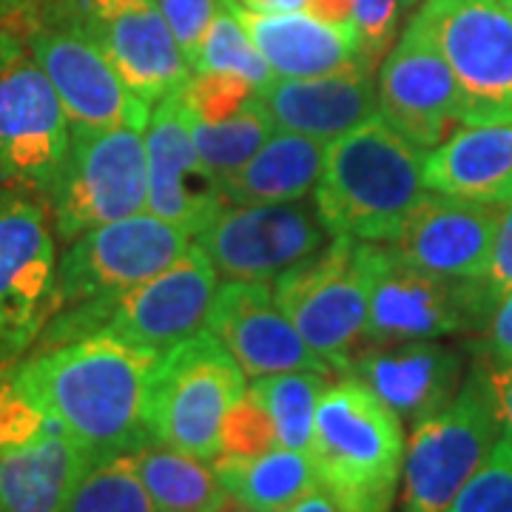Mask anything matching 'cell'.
I'll list each match as a JSON object with an SVG mask.
<instances>
[{
    "instance_id": "obj_19",
    "label": "cell",
    "mask_w": 512,
    "mask_h": 512,
    "mask_svg": "<svg viewBox=\"0 0 512 512\" xmlns=\"http://www.w3.org/2000/svg\"><path fill=\"white\" fill-rule=\"evenodd\" d=\"M205 328L220 336L245 376L259 379L291 370L333 373L276 305L265 282H225L211 302Z\"/></svg>"
},
{
    "instance_id": "obj_45",
    "label": "cell",
    "mask_w": 512,
    "mask_h": 512,
    "mask_svg": "<svg viewBox=\"0 0 512 512\" xmlns=\"http://www.w3.org/2000/svg\"><path fill=\"white\" fill-rule=\"evenodd\" d=\"M225 512H256V510H248V507H242V504H237V501H231V504L225 507Z\"/></svg>"
},
{
    "instance_id": "obj_44",
    "label": "cell",
    "mask_w": 512,
    "mask_h": 512,
    "mask_svg": "<svg viewBox=\"0 0 512 512\" xmlns=\"http://www.w3.org/2000/svg\"><path fill=\"white\" fill-rule=\"evenodd\" d=\"M37 0H0V18H23L26 12H32Z\"/></svg>"
},
{
    "instance_id": "obj_35",
    "label": "cell",
    "mask_w": 512,
    "mask_h": 512,
    "mask_svg": "<svg viewBox=\"0 0 512 512\" xmlns=\"http://www.w3.org/2000/svg\"><path fill=\"white\" fill-rule=\"evenodd\" d=\"M274 447H279L274 424L262 404L245 390L222 419L220 456H259Z\"/></svg>"
},
{
    "instance_id": "obj_24",
    "label": "cell",
    "mask_w": 512,
    "mask_h": 512,
    "mask_svg": "<svg viewBox=\"0 0 512 512\" xmlns=\"http://www.w3.org/2000/svg\"><path fill=\"white\" fill-rule=\"evenodd\" d=\"M424 183L433 194L476 202L512 197V117L458 126L441 146L424 154Z\"/></svg>"
},
{
    "instance_id": "obj_32",
    "label": "cell",
    "mask_w": 512,
    "mask_h": 512,
    "mask_svg": "<svg viewBox=\"0 0 512 512\" xmlns=\"http://www.w3.org/2000/svg\"><path fill=\"white\" fill-rule=\"evenodd\" d=\"M197 72L239 74V77L251 80L256 89L274 77L271 66L259 55L256 43L245 32V26L234 18L231 9H220L211 23L208 35L202 40L200 60L194 66V74Z\"/></svg>"
},
{
    "instance_id": "obj_6",
    "label": "cell",
    "mask_w": 512,
    "mask_h": 512,
    "mask_svg": "<svg viewBox=\"0 0 512 512\" xmlns=\"http://www.w3.org/2000/svg\"><path fill=\"white\" fill-rule=\"evenodd\" d=\"M359 262L367 282L365 342L441 339L484 330L498 302L487 279L427 274L384 242H359Z\"/></svg>"
},
{
    "instance_id": "obj_39",
    "label": "cell",
    "mask_w": 512,
    "mask_h": 512,
    "mask_svg": "<svg viewBox=\"0 0 512 512\" xmlns=\"http://www.w3.org/2000/svg\"><path fill=\"white\" fill-rule=\"evenodd\" d=\"M481 333L478 350L487 365H512V288L498 296L493 316Z\"/></svg>"
},
{
    "instance_id": "obj_40",
    "label": "cell",
    "mask_w": 512,
    "mask_h": 512,
    "mask_svg": "<svg viewBox=\"0 0 512 512\" xmlns=\"http://www.w3.org/2000/svg\"><path fill=\"white\" fill-rule=\"evenodd\" d=\"M487 282L493 285V291L498 296L512 288V197L507 202H501V217H498Z\"/></svg>"
},
{
    "instance_id": "obj_31",
    "label": "cell",
    "mask_w": 512,
    "mask_h": 512,
    "mask_svg": "<svg viewBox=\"0 0 512 512\" xmlns=\"http://www.w3.org/2000/svg\"><path fill=\"white\" fill-rule=\"evenodd\" d=\"M63 512H157L131 456L92 464L66 501Z\"/></svg>"
},
{
    "instance_id": "obj_34",
    "label": "cell",
    "mask_w": 512,
    "mask_h": 512,
    "mask_svg": "<svg viewBox=\"0 0 512 512\" xmlns=\"http://www.w3.org/2000/svg\"><path fill=\"white\" fill-rule=\"evenodd\" d=\"M256 94V86L251 80L239 74L222 72H197L183 86V100L191 117L217 123L231 114H237L251 97Z\"/></svg>"
},
{
    "instance_id": "obj_20",
    "label": "cell",
    "mask_w": 512,
    "mask_h": 512,
    "mask_svg": "<svg viewBox=\"0 0 512 512\" xmlns=\"http://www.w3.org/2000/svg\"><path fill=\"white\" fill-rule=\"evenodd\" d=\"M350 362L348 373L367 384L402 421L413 427L433 419L461 387L464 356L436 339L367 342Z\"/></svg>"
},
{
    "instance_id": "obj_1",
    "label": "cell",
    "mask_w": 512,
    "mask_h": 512,
    "mask_svg": "<svg viewBox=\"0 0 512 512\" xmlns=\"http://www.w3.org/2000/svg\"><path fill=\"white\" fill-rule=\"evenodd\" d=\"M157 356L109 333H92L20 356L12 379L86 453L89 464H100L151 444L143 399Z\"/></svg>"
},
{
    "instance_id": "obj_3",
    "label": "cell",
    "mask_w": 512,
    "mask_h": 512,
    "mask_svg": "<svg viewBox=\"0 0 512 512\" xmlns=\"http://www.w3.org/2000/svg\"><path fill=\"white\" fill-rule=\"evenodd\" d=\"M188 245L185 228L154 214L106 222L66 242L57 256L55 316L40 330L35 348L97 333L114 299L174 265Z\"/></svg>"
},
{
    "instance_id": "obj_43",
    "label": "cell",
    "mask_w": 512,
    "mask_h": 512,
    "mask_svg": "<svg viewBox=\"0 0 512 512\" xmlns=\"http://www.w3.org/2000/svg\"><path fill=\"white\" fill-rule=\"evenodd\" d=\"M282 512H342L333 501H330L328 495L322 493V490H311L308 495H302L296 504H291L288 510Z\"/></svg>"
},
{
    "instance_id": "obj_16",
    "label": "cell",
    "mask_w": 512,
    "mask_h": 512,
    "mask_svg": "<svg viewBox=\"0 0 512 512\" xmlns=\"http://www.w3.org/2000/svg\"><path fill=\"white\" fill-rule=\"evenodd\" d=\"M217 268L197 242L174 265L111 302L97 333H109L134 348L165 353L200 333L217 296Z\"/></svg>"
},
{
    "instance_id": "obj_17",
    "label": "cell",
    "mask_w": 512,
    "mask_h": 512,
    "mask_svg": "<svg viewBox=\"0 0 512 512\" xmlns=\"http://www.w3.org/2000/svg\"><path fill=\"white\" fill-rule=\"evenodd\" d=\"M23 40L55 86L74 128H117L148 117V103L128 89L89 35L69 26L29 20Z\"/></svg>"
},
{
    "instance_id": "obj_7",
    "label": "cell",
    "mask_w": 512,
    "mask_h": 512,
    "mask_svg": "<svg viewBox=\"0 0 512 512\" xmlns=\"http://www.w3.org/2000/svg\"><path fill=\"white\" fill-rule=\"evenodd\" d=\"M146 120L117 128H74L69 154L46 197L63 242L148 208Z\"/></svg>"
},
{
    "instance_id": "obj_30",
    "label": "cell",
    "mask_w": 512,
    "mask_h": 512,
    "mask_svg": "<svg viewBox=\"0 0 512 512\" xmlns=\"http://www.w3.org/2000/svg\"><path fill=\"white\" fill-rule=\"evenodd\" d=\"M274 128L276 123L271 111L262 106V100L256 94L237 114L217 120V123L191 117L194 146L200 151L202 163L208 165V171L222 183L231 174H237L239 168L265 146V140L274 134Z\"/></svg>"
},
{
    "instance_id": "obj_28",
    "label": "cell",
    "mask_w": 512,
    "mask_h": 512,
    "mask_svg": "<svg viewBox=\"0 0 512 512\" xmlns=\"http://www.w3.org/2000/svg\"><path fill=\"white\" fill-rule=\"evenodd\" d=\"M131 461L157 512H225L231 504V495L225 493L214 467L202 458L163 444H148Z\"/></svg>"
},
{
    "instance_id": "obj_4",
    "label": "cell",
    "mask_w": 512,
    "mask_h": 512,
    "mask_svg": "<svg viewBox=\"0 0 512 512\" xmlns=\"http://www.w3.org/2000/svg\"><path fill=\"white\" fill-rule=\"evenodd\" d=\"M311 461L319 490L342 512H390L404 473L402 419L353 376L328 384Z\"/></svg>"
},
{
    "instance_id": "obj_42",
    "label": "cell",
    "mask_w": 512,
    "mask_h": 512,
    "mask_svg": "<svg viewBox=\"0 0 512 512\" xmlns=\"http://www.w3.org/2000/svg\"><path fill=\"white\" fill-rule=\"evenodd\" d=\"M239 6L251 9V12H308L311 9V0H237Z\"/></svg>"
},
{
    "instance_id": "obj_38",
    "label": "cell",
    "mask_w": 512,
    "mask_h": 512,
    "mask_svg": "<svg viewBox=\"0 0 512 512\" xmlns=\"http://www.w3.org/2000/svg\"><path fill=\"white\" fill-rule=\"evenodd\" d=\"M402 0H353V20L362 37V55L373 69L376 60L384 55L399 26Z\"/></svg>"
},
{
    "instance_id": "obj_11",
    "label": "cell",
    "mask_w": 512,
    "mask_h": 512,
    "mask_svg": "<svg viewBox=\"0 0 512 512\" xmlns=\"http://www.w3.org/2000/svg\"><path fill=\"white\" fill-rule=\"evenodd\" d=\"M276 305L333 373H348L367 330V282L359 239L333 237L274 279Z\"/></svg>"
},
{
    "instance_id": "obj_26",
    "label": "cell",
    "mask_w": 512,
    "mask_h": 512,
    "mask_svg": "<svg viewBox=\"0 0 512 512\" xmlns=\"http://www.w3.org/2000/svg\"><path fill=\"white\" fill-rule=\"evenodd\" d=\"M328 157V143L296 131H274L222 188L234 205L296 202L311 194Z\"/></svg>"
},
{
    "instance_id": "obj_14",
    "label": "cell",
    "mask_w": 512,
    "mask_h": 512,
    "mask_svg": "<svg viewBox=\"0 0 512 512\" xmlns=\"http://www.w3.org/2000/svg\"><path fill=\"white\" fill-rule=\"evenodd\" d=\"M194 242L228 282H268L322 251L328 228L316 205L265 202L222 208Z\"/></svg>"
},
{
    "instance_id": "obj_22",
    "label": "cell",
    "mask_w": 512,
    "mask_h": 512,
    "mask_svg": "<svg viewBox=\"0 0 512 512\" xmlns=\"http://www.w3.org/2000/svg\"><path fill=\"white\" fill-rule=\"evenodd\" d=\"M276 128L316 140H336L379 114V89L370 69L322 77H271L256 89Z\"/></svg>"
},
{
    "instance_id": "obj_36",
    "label": "cell",
    "mask_w": 512,
    "mask_h": 512,
    "mask_svg": "<svg viewBox=\"0 0 512 512\" xmlns=\"http://www.w3.org/2000/svg\"><path fill=\"white\" fill-rule=\"evenodd\" d=\"M15 362L18 359H9L0 353V453L6 447H15L37 436L46 424V416L20 393L12 379Z\"/></svg>"
},
{
    "instance_id": "obj_21",
    "label": "cell",
    "mask_w": 512,
    "mask_h": 512,
    "mask_svg": "<svg viewBox=\"0 0 512 512\" xmlns=\"http://www.w3.org/2000/svg\"><path fill=\"white\" fill-rule=\"evenodd\" d=\"M501 205L430 194L404 225L399 254L421 271L450 279H487Z\"/></svg>"
},
{
    "instance_id": "obj_18",
    "label": "cell",
    "mask_w": 512,
    "mask_h": 512,
    "mask_svg": "<svg viewBox=\"0 0 512 512\" xmlns=\"http://www.w3.org/2000/svg\"><path fill=\"white\" fill-rule=\"evenodd\" d=\"M148 211L197 237L225 208V188L208 165L191 134V111L183 89L163 97L148 111Z\"/></svg>"
},
{
    "instance_id": "obj_33",
    "label": "cell",
    "mask_w": 512,
    "mask_h": 512,
    "mask_svg": "<svg viewBox=\"0 0 512 512\" xmlns=\"http://www.w3.org/2000/svg\"><path fill=\"white\" fill-rule=\"evenodd\" d=\"M444 512H512V433L504 430Z\"/></svg>"
},
{
    "instance_id": "obj_5",
    "label": "cell",
    "mask_w": 512,
    "mask_h": 512,
    "mask_svg": "<svg viewBox=\"0 0 512 512\" xmlns=\"http://www.w3.org/2000/svg\"><path fill=\"white\" fill-rule=\"evenodd\" d=\"M245 370L205 328L157 356L148 370L143 419L154 444L211 461L231 404L245 393Z\"/></svg>"
},
{
    "instance_id": "obj_41",
    "label": "cell",
    "mask_w": 512,
    "mask_h": 512,
    "mask_svg": "<svg viewBox=\"0 0 512 512\" xmlns=\"http://www.w3.org/2000/svg\"><path fill=\"white\" fill-rule=\"evenodd\" d=\"M490 367V382H493L498 413L504 421V430L512 433V365H487Z\"/></svg>"
},
{
    "instance_id": "obj_13",
    "label": "cell",
    "mask_w": 512,
    "mask_h": 512,
    "mask_svg": "<svg viewBox=\"0 0 512 512\" xmlns=\"http://www.w3.org/2000/svg\"><path fill=\"white\" fill-rule=\"evenodd\" d=\"M416 20L456 74L467 100L464 123L512 117V12L507 3L424 0Z\"/></svg>"
},
{
    "instance_id": "obj_23",
    "label": "cell",
    "mask_w": 512,
    "mask_h": 512,
    "mask_svg": "<svg viewBox=\"0 0 512 512\" xmlns=\"http://www.w3.org/2000/svg\"><path fill=\"white\" fill-rule=\"evenodd\" d=\"M256 43L274 77H322V74L370 69L362 55V37L353 26H333L308 12H251L237 0H222ZM373 72V69H370Z\"/></svg>"
},
{
    "instance_id": "obj_15",
    "label": "cell",
    "mask_w": 512,
    "mask_h": 512,
    "mask_svg": "<svg viewBox=\"0 0 512 512\" xmlns=\"http://www.w3.org/2000/svg\"><path fill=\"white\" fill-rule=\"evenodd\" d=\"M376 89L387 126L421 154L441 146L467 117L456 74L416 18L384 57Z\"/></svg>"
},
{
    "instance_id": "obj_8",
    "label": "cell",
    "mask_w": 512,
    "mask_h": 512,
    "mask_svg": "<svg viewBox=\"0 0 512 512\" xmlns=\"http://www.w3.org/2000/svg\"><path fill=\"white\" fill-rule=\"evenodd\" d=\"M504 433L490 367H470L441 413L413 427L404 458L402 512H444Z\"/></svg>"
},
{
    "instance_id": "obj_9",
    "label": "cell",
    "mask_w": 512,
    "mask_h": 512,
    "mask_svg": "<svg viewBox=\"0 0 512 512\" xmlns=\"http://www.w3.org/2000/svg\"><path fill=\"white\" fill-rule=\"evenodd\" d=\"M72 123L26 40L0 29V185L49 197Z\"/></svg>"
},
{
    "instance_id": "obj_27",
    "label": "cell",
    "mask_w": 512,
    "mask_h": 512,
    "mask_svg": "<svg viewBox=\"0 0 512 512\" xmlns=\"http://www.w3.org/2000/svg\"><path fill=\"white\" fill-rule=\"evenodd\" d=\"M214 473L231 501L256 512L288 510L319 487L311 453L288 447H274L259 456H217Z\"/></svg>"
},
{
    "instance_id": "obj_2",
    "label": "cell",
    "mask_w": 512,
    "mask_h": 512,
    "mask_svg": "<svg viewBox=\"0 0 512 512\" xmlns=\"http://www.w3.org/2000/svg\"><path fill=\"white\" fill-rule=\"evenodd\" d=\"M430 194L424 154L376 114L330 140L313 205L333 237L390 245Z\"/></svg>"
},
{
    "instance_id": "obj_46",
    "label": "cell",
    "mask_w": 512,
    "mask_h": 512,
    "mask_svg": "<svg viewBox=\"0 0 512 512\" xmlns=\"http://www.w3.org/2000/svg\"><path fill=\"white\" fill-rule=\"evenodd\" d=\"M416 3H421V0H402L404 9H410V6H416Z\"/></svg>"
},
{
    "instance_id": "obj_25",
    "label": "cell",
    "mask_w": 512,
    "mask_h": 512,
    "mask_svg": "<svg viewBox=\"0 0 512 512\" xmlns=\"http://www.w3.org/2000/svg\"><path fill=\"white\" fill-rule=\"evenodd\" d=\"M89 458L55 421L0 453V512H63Z\"/></svg>"
},
{
    "instance_id": "obj_47",
    "label": "cell",
    "mask_w": 512,
    "mask_h": 512,
    "mask_svg": "<svg viewBox=\"0 0 512 512\" xmlns=\"http://www.w3.org/2000/svg\"><path fill=\"white\" fill-rule=\"evenodd\" d=\"M504 3H507V9H510V12H512V0H504Z\"/></svg>"
},
{
    "instance_id": "obj_29",
    "label": "cell",
    "mask_w": 512,
    "mask_h": 512,
    "mask_svg": "<svg viewBox=\"0 0 512 512\" xmlns=\"http://www.w3.org/2000/svg\"><path fill=\"white\" fill-rule=\"evenodd\" d=\"M328 376L313 370H291L276 376H259L248 393L274 424L279 447L311 453L313 421L322 393L328 390Z\"/></svg>"
},
{
    "instance_id": "obj_37",
    "label": "cell",
    "mask_w": 512,
    "mask_h": 512,
    "mask_svg": "<svg viewBox=\"0 0 512 512\" xmlns=\"http://www.w3.org/2000/svg\"><path fill=\"white\" fill-rule=\"evenodd\" d=\"M157 6L194 72L200 60L202 40L220 12V0H157Z\"/></svg>"
},
{
    "instance_id": "obj_10",
    "label": "cell",
    "mask_w": 512,
    "mask_h": 512,
    "mask_svg": "<svg viewBox=\"0 0 512 512\" xmlns=\"http://www.w3.org/2000/svg\"><path fill=\"white\" fill-rule=\"evenodd\" d=\"M37 23L69 26L89 35L143 103H160L191 80L177 37L157 0H37Z\"/></svg>"
},
{
    "instance_id": "obj_12",
    "label": "cell",
    "mask_w": 512,
    "mask_h": 512,
    "mask_svg": "<svg viewBox=\"0 0 512 512\" xmlns=\"http://www.w3.org/2000/svg\"><path fill=\"white\" fill-rule=\"evenodd\" d=\"M49 208L0 185V353L20 359L55 316L57 248Z\"/></svg>"
}]
</instances>
